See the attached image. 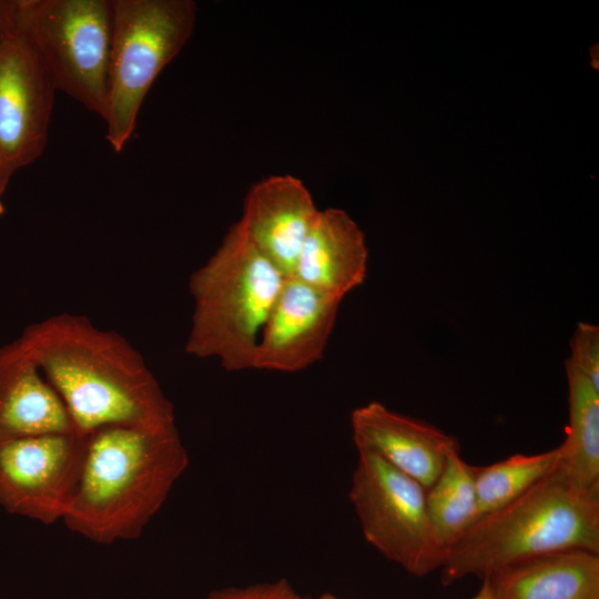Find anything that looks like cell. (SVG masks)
<instances>
[{
  "label": "cell",
  "mask_w": 599,
  "mask_h": 599,
  "mask_svg": "<svg viewBox=\"0 0 599 599\" xmlns=\"http://www.w3.org/2000/svg\"><path fill=\"white\" fill-rule=\"evenodd\" d=\"M17 339L63 402L77 432L176 425L172 402L120 334L84 315L61 313L28 325Z\"/></svg>",
  "instance_id": "6da1fadb"
},
{
  "label": "cell",
  "mask_w": 599,
  "mask_h": 599,
  "mask_svg": "<svg viewBox=\"0 0 599 599\" xmlns=\"http://www.w3.org/2000/svg\"><path fill=\"white\" fill-rule=\"evenodd\" d=\"M87 435L82 469L65 526L92 542L141 536L189 465L175 426H105Z\"/></svg>",
  "instance_id": "7a4b0ae2"
},
{
  "label": "cell",
  "mask_w": 599,
  "mask_h": 599,
  "mask_svg": "<svg viewBox=\"0 0 599 599\" xmlns=\"http://www.w3.org/2000/svg\"><path fill=\"white\" fill-rule=\"evenodd\" d=\"M569 549L599 554V490L572 485L557 468L520 498L481 516L446 551L441 581L484 579L517 561Z\"/></svg>",
  "instance_id": "3957f363"
},
{
  "label": "cell",
  "mask_w": 599,
  "mask_h": 599,
  "mask_svg": "<svg viewBox=\"0 0 599 599\" xmlns=\"http://www.w3.org/2000/svg\"><path fill=\"white\" fill-rule=\"evenodd\" d=\"M285 276L233 224L189 280L194 307L185 353L227 372L253 369L256 348Z\"/></svg>",
  "instance_id": "277c9868"
},
{
  "label": "cell",
  "mask_w": 599,
  "mask_h": 599,
  "mask_svg": "<svg viewBox=\"0 0 599 599\" xmlns=\"http://www.w3.org/2000/svg\"><path fill=\"white\" fill-rule=\"evenodd\" d=\"M112 9L104 121L109 144L121 152L151 85L192 35L196 4L192 0H112Z\"/></svg>",
  "instance_id": "5b68a950"
},
{
  "label": "cell",
  "mask_w": 599,
  "mask_h": 599,
  "mask_svg": "<svg viewBox=\"0 0 599 599\" xmlns=\"http://www.w3.org/2000/svg\"><path fill=\"white\" fill-rule=\"evenodd\" d=\"M16 21L44 62L57 90L104 120L112 0H17Z\"/></svg>",
  "instance_id": "8992f818"
},
{
  "label": "cell",
  "mask_w": 599,
  "mask_h": 599,
  "mask_svg": "<svg viewBox=\"0 0 599 599\" xmlns=\"http://www.w3.org/2000/svg\"><path fill=\"white\" fill-rule=\"evenodd\" d=\"M357 451L348 497L366 541L413 576L440 568L445 552L429 519L426 488L379 455Z\"/></svg>",
  "instance_id": "52a82bcc"
},
{
  "label": "cell",
  "mask_w": 599,
  "mask_h": 599,
  "mask_svg": "<svg viewBox=\"0 0 599 599\" xmlns=\"http://www.w3.org/2000/svg\"><path fill=\"white\" fill-rule=\"evenodd\" d=\"M87 435L45 433L0 444V506L50 525L63 520L77 491Z\"/></svg>",
  "instance_id": "ba28073f"
},
{
  "label": "cell",
  "mask_w": 599,
  "mask_h": 599,
  "mask_svg": "<svg viewBox=\"0 0 599 599\" xmlns=\"http://www.w3.org/2000/svg\"><path fill=\"white\" fill-rule=\"evenodd\" d=\"M55 91L44 62L14 21L0 34V159L10 176L43 153Z\"/></svg>",
  "instance_id": "9c48e42d"
},
{
  "label": "cell",
  "mask_w": 599,
  "mask_h": 599,
  "mask_svg": "<svg viewBox=\"0 0 599 599\" xmlns=\"http://www.w3.org/2000/svg\"><path fill=\"white\" fill-rule=\"evenodd\" d=\"M341 300L286 277L262 332L253 369L294 373L324 356Z\"/></svg>",
  "instance_id": "30bf717a"
},
{
  "label": "cell",
  "mask_w": 599,
  "mask_h": 599,
  "mask_svg": "<svg viewBox=\"0 0 599 599\" xmlns=\"http://www.w3.org/2000/svg\"><path fill=\"white\" fill-rule=\"evenodd\" d=\"M318 212L298 177L272 175L251 187L238 224L257 251L290 277Z\"/></svg>",
  "instance_id": "8fae6325"
},
{
  "label": "cell",
  "mask_w": 599,
  "mask_h": 599,
  "mask_svg": "<svg viewBox=\"0 0 599 599\" xmlns=\"http://www.w3.org/2000/svg\"><path fill=\"white\" fill-rule=\"evenodd\" d=\"M351 426L357 450L379 455L426 489L440 475L448 455L459 448L454 436L379 402L355 408Z\"/></svg>",
  "instance_id": "7c38bea8"
},
{
  "label": "cell",
  "mask_w": 599,
  "mask_h": 599,
  "mask_svg": "<svg viewBox=\"0 0 599 599\" xmlns=\"http://www.w3.org/2000/svg\"><path fill=\"white\" fill-rule=\"evenodd\" d=\"M70 430L63 402L19 341L0 346V444Z\"/></svg>",
  "instance_id": "4fadbf2b"
},
{
  "label": "cell",
  "mask_w": 599,
  "mask_h": 599,
  "mask_svg": "<svg viewBox=\"0 0 599 599\" xmlns=\"http://www.w3.org/2000/svg\"><path fill=\"white\" fill-rule=\"evenodd\" d=\"M367 257L365 236L355 221L341 209L319 210L292 276L343 301L364 283Z\"/></svg>",
  "instance_id": "5bb4252c"
},
{
  "label": "cell",
  "mask_w": 599,
  "mask_h": 599,
  "mask_svg": "<svg viewBox=\"0 0 599 599\" xmlns=\"http://www.w3.org/2000/svg\"><path fill=\"white\" fill-rule=\"evenodd\" d=\"M486 579L494 599H599V554L550 552L502 567Z\"/></svg>",
  "instance_id": "9a60e30c"
},
{
  "label": "cell",
  "mask_w": 599,
  "mask_h": 599,
  "mask_svg": "<svg viewBox=\"0 0 599 599\" xmlns=\"http://www.w3.org/2000/svg\"><path fill=\"white\" fill-rule=\"evenodd\" d=\"M569 420L558 468L575 486L599 490V382L566 359Z\"/></svg>",
  "instance_id": "2e32d148"
},
{
  "label": "cell",
  "mask_w": 599,
  "mask_h": 599,
  "mask_svg": "<svg viewBox=\"0 0 599 599\" xmlns=\"http://www.w3.org/2000/svg\"><path fill=\"white\" fill-rule=\"evenodd\" d=\"M474 467L461 458L459 448L455 449L426 489L429 519L445 554L480 517Z\"/></svg>",
  "instance_id": "e0dca14e"
},
{
  "label": "cell",
  "mask_w": 599,
  "mask_h": 599,
  "mask_svg": "<svg viewBox=\"0 0 599 599\" xmlns=\"http://www.w3.org/2000/svg\"><path fill=\"white\" fill-rule=\"evenodd\" d=\"M558 464L559 451L554 448L534 455L516 454L488 466L474 467L480 517L520 498L552 474Z\"/></svg>",
  "instance_id": "ac0fdd59"
},
{
  "label": "cell",
  "mask_w": 599,
  "mask_h": 599,
  "mask_svg": "<svg viewBox=\"0 0 599 599\" xmlns=\"http://www.w3.org/2000/svg\"><path fill=\"white\" fill-rule=\"evenodd\" d=\"M286 579L254 583L246 587H226L211 591L206 599H300Z\"/></svg>",
  "instance_id": "d6986e66"
},
{
  "label": "cell",
  "mask_w": 599,
  "mask_h": 599,
  "mask_svg": "<svg viewBox=\"0 0 599 599\" xmlns=\"http://www.w3.org/2000/svg\"><path fill=\"white\" fill-rule=\"evenodd\" d=\"M17 0H0V34L16 21Z\"/></svg>",
  "instance_id": "ffe728a7"
},
{
  "label": "cell",
  "mask_w": 599,
  "mask_h": 599,
  "mask_svg": "<svg viewBox=\"0 0 599 599\" xmlns=\"http://www.w3.org/2000/svg\"><path fill=\"white\" fill-rule=\"evenodd\" d=\"M10 175L8 174L1 159H0V216L3 214L4 212V205H3V194L6 192V189H7V185L9 183V180H10Z\"/></svg>",
  "instance_id": "44dd1931"
},
{
  "label": "cell",
  "mask_w": 599,
  "mask_h": 599,
  "mask_svg": "<svg viewBox=\"0 0 599 599\" xmlns=\"http://www.w3.org/2000/svg\"><path fill=\"white\" fill-rule=\"evenodd\" d=\"M473 599H494L488 579H483V585Z\"/></svg>",
  "instance_id": "7402d4cb"
},
{
  "label": "cell",
  "mask_w": 599,
  "mask_h": 599,
  "mask_svg": "<svg viewBox=\"0 0 599 599\" xmlns=\"http://www.w3.org/2000/svg\"><path fill=\"white\" fill-rule=\"evenodd\" d=\"M300 599H341V598H338L337 596L333 593L324 592L317 597H300Z\"/></svg>",
  "instance_id": "603a6c76"
}]
</instances>
